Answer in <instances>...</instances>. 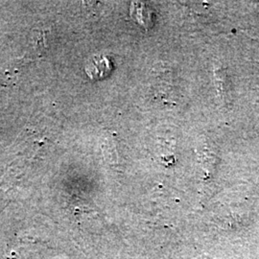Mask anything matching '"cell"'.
<instances>
[{
  "label": "cell",
  "mask_w": 259,
  "mask_h": 259,
  "mask_svg": "<svg viewBox=\"0 0 259 259\" xmlns=\"http://www.w3.org/2000/svg\"><path fill=\"white\" fill-rule=\"evenodd\" d=\"M84 70L91 79L99 80L111 73L112 63L107 56H93L85 64Z\"/></svg>",
  "instance_id": "1"
}]
</instances>
